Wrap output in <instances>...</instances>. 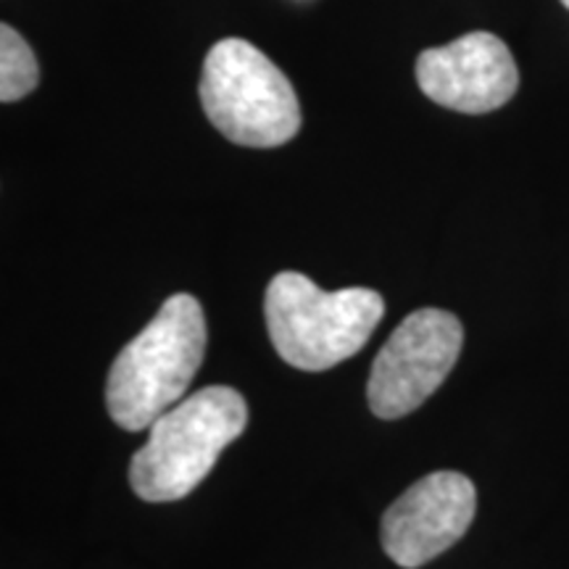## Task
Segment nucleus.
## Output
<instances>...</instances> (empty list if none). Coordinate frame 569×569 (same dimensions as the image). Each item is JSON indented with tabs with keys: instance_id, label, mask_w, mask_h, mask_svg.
<instances>
[{
	"instance_id": "obj_1",
	"label": "nucleus",
	"mask_w": 569,
	"mask_h": 569,
	"mask_svg": "<svg viewBox=\"0 0 569 569\" xmlns=\"http://www.w3.org/2000/svg\"><path fill=\"white\" fill-rule=\"evenodd\" d=\"M206 317L190 293L167 298L140 336L113 359L106 407L127 432L151 430L163 411L182 401L203 365Z\"/></svg>"
},
{
	"instance_id": "obj_2",
	"label": "nucleus",
	"mask_w": 569,
	"mask_h": 569,
	"mask_svg": "<svg viewBox=\"0 0 569 569\" xmlns=\"http://www.w3.org/2000/svg\"><path fill=\"white\" fill-rule=\"evenodd\" d=\"M382 315L386 301L377 290H322L301 272L274 274L264 296L274 351L303 372H325L359 353Z\"/></svg>"
},
{
	"instance_id": "obj_3",
	"label": "nucleus",
	"mask_w": 569,
	"mask_h": 569,
	"mask_svg": "<svg viewBox=\"0 0 569 569\" xmlns=\"http://www.w3.org/2000/svg\"><path fill=\"white\" fill-rule=\"evenodd\" d=\"M246 425V398L230 386H209L182 398L156 419L148 443L132 457V490L151 503L190 496Z\"/></svg>"
},
{
	"instance_id": "obj_4",
	"label": "nucleus",
	"mask_w": 569,
	"mask_h": 569,
	"mask_svg": "<svg viewBox=\"0 0 569 569\" xmlns=\"http://www.w3.org/2000/svg\"><path fill=\"white\" fill-rule=\"evenodd\" d=\"M201 106L234 146L277 148L301 130V103L288 77L248 40H219L206 56Z\"/></svg>"
},
{
	"instance_id": "obj_5",
	"label": "nucleus",
	"mask_w": 569,
	"mask_h": 569,
	"mask_svg": "<svg viewBox=\"0 0 569 569\" xmlns=\"http://www.w3.org/2000/svg\"><path fill=\"white\" fill-rule=\"evenodd\" d=\"M465 327L451 311L417 309L375 356L367 401L375 417L401 419L417 411L457 367Z\"/></svg>"
},
{
	"instance_id": "obj_6",
	"label": "nucleus",
	"mask_w": 569,
	"mask_h": 569,
	"mask_svg": "<svg viewBox=\"0 0 569 569\" xmlns=\"http://www.w3.org/2000/svg\"><path fill=\"white\" fill-rule=\"evenodd\" d=\"M478 511L475 482L461 472L417 480L382 515V549L398 567L419 569L467 536Z\"/></svg>"
},
{
	"instance_id": "obj_7",
	"label": "nucleus",
	"mask_w": 569,
	"mask_h": 569,
	"mask_svg": "<svg viewBox=\"0 0 569 569\" xmlns=\"http://www.w3.org/2000/svg\"><path fill=\"white\" fill-rule=\"evenodd\" d=\"M419 90L432 103L459 113L501 109L519 88V69L507 42L490 32H469L417 59Z\"/></svg>"
},
{
	"instance_id": "obj_8",
	"label": "nucleus",
	"mask_w": 569,
	"mask_h": 569,
	"mask_svg": "<svg viewBox=\"0 0 569 569\" xmlns=\"http://www.w3.org/2000/svg\"><path fill=\"white\" fill-rule=\"evenodd\" d=\"M40 71L32 48L11 24L0 27V101L13 103L38 88Z\"/></svg>"
},
{
	"instance_id": "obj_9",
	"label": "nucleus",
	"mask_w": 569,
	"mask_h": 569,
	"mask_svg": "<svg viewBox=\"0 0 569 569\" xmlns=\"http://www.w3.org/2000/svg\"><path fill=\"white\" fill-rule=\"evenodd\" d=\"M561 6H567V9H569V0H561Z\"/></svg>"
}]
</instances>
